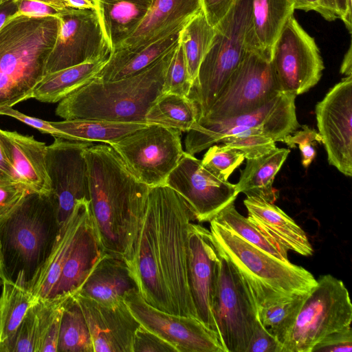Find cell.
I'll return each instance as SVG.
<instances>
[{"label": "cell", "instance_id": "1", "mask_svg": "<svg viewBox=\"0 0 352 352\" xmlns=\"http://www.w3.org/2000/svg\"><path fill=\"white\" fill-rule=\"evenodd\" d=\"M194 221L192 211L175 190L167 185L150 188L128 265L148 304L198 318L188 277V233Z\"/></svg>", "mask_w": 352, "mask_h": 352}, {"label": "cell", "instance_id": "2", "mask_svg": "<svg viewBox=\"0 0 352 352\" xmlns=\"http://www.w3.org/2000/svg\"><path fill=\"white\" fill-rule=\"evenodd\" d=\"M85 157L90 208L104 250L129 264L146 210L150 187L132 175L109 144L89 146Z\"/></svg>", "mask_w": 352, "mask_h": 352}, {"label": "cell", "instance_id": "3", "mask_svg": "<svg viewBox=\"0 0 352 352\" xmlns=\"http://www.w3.org/2000/svg\"><path fill=\"white\" fill-rule=\"evenodd\" d=\"M177 45L135 75L116 80L93 78L60 100L56 114L65 120L91 118L147 124L146 114L163 93L165 74Z\"/></svg>", "mask_w": 352, "mask_h": 352}, {"label": "cell", "instance_id": "4", "mask_svg": "<svg viewBox=\"0 0 352 352\" xmlns=\"http://www.w3.org/2000/svg\"><path fill=\"white\" fill-rule=\"evenodd\" d=\"M58 30L56 16L12 15L0 28V109L32 98L45 75Z\"/></svg>", "mask_w": 352, "mask_h": 352}, {"label": "cell", "instance_id": "5", "mask_svg": "<svg viewBox=\"0 0 352 352\" xmlns=\"http://www.w3.org/2000/svg\"><path fill=\"white\" fill-rule=\"evenodd\" d=\"M60 226L50 195L30 192L0 223V278L28 289L48 258Z\"/></svg>", "mask_w": 352, "mask_h": 352}, {"label": "cell", "instance_id": "6", "mask_svg": "<svg viewBox=\"0 0 352 352\" xmlns=\"http://www.w3.org/2000/svg\"><path fill=\"white\" fill-rule=\"evenodd\" d=\"M210 223L215 247L239 273L257 309L306 294L316 285L317 280L304 267L261 250L213 219Z\"/></svg>", "mask_w": 352, "mask_h": 352}, {"label": "cell", "instance_id": "7", "mask_svg": "<svg viewBox=\"0 0 352 352\" xmlns=\"http://www.w3.org/2000/svg\"><path fill=\"white\" fill-rule=\"evenodd\" d=\"M252 3V0H235L214 27V36L188 95L197 107L199 118L208 112L248 49Z\"/></svg>", "mask_w": 352, "mask_h": 352}, {"label": "cell", "instance_id": "8", "mask_svg": "<svg viewBox=\"0 0 352 352\" xmlns=\"http://www.w3.org/2000/svg\"><path fill=\"white\" fill-rule=\"evenodd\" d=\"M296 96L280 91L261 107L243 114L215 121H197L187 132L185 152L198 153L229 137L260 134L282 142L296 131Z\"/></svg>", "mask_w": 352, "mask_h": 352}, {"label": "cell", "instance_id": "9", "mask_svg": "<svg viewBox=\"0 0 352 352\" xmlns=\"http://www.w3.org/2000/svg\"><path fill=\"white\" fill-rule=\"evenodd\" d=\"M352 305L344 283L321 276L308 293L282 352H311L329 334L351 324Z\"/></svg>", "mask_w": 352, "mask_h": 352}, {"label": "cell", "instance_id": "10", "mask_svg": "<svg viewBox=\"0 0 352 352\" xmlns=\"http://www.w3.org/2000/svg\"><path fill=\"white\" fill-rule=\"evenodd\" d=\"M217 250L212 299L217 334L224 352H245L258 319L257 307L239 273Z\"/></svg>", "mask_w": 352, "mask_h": 352}, {"label": "cell", "instance_id": "11", "mask_svg": "<svg viewBox=\"0 0 352 352\" xmlns=\"http://www.w3.org/2000/svg\"><path fill=\"white\" fill-rule=\"evenodd\" d=\"M181 131L148 124L111 144L140 182L152 188L166 185L184 151Z\"/></svg>", "mask_w": 352, "mask_h": 352}, {"label": "cell", "instance_id": "12", "mask_svg": "<svg viewBox=\"0 0 352 352\" xmlns=\"http://www.w3.org/2000/svg\"><path fill=\"white\" fill-rule=\"evenodd\" d=\"M271 60L248 49L242 60L197 121H215L252 111L280 92Z\"/></svg>", "mask_w": 352, "mask_h": 352}, {"label": "cell", "instance_id": "13", "mask_svg": "<svg viewBox=\"0 0 352 352\" xmlns=\"http://www.w3.org/2000/svg\"><path fill=\"white\" fill-rule=\"evenodd\" d=\"M56 16L58 30L47 60L45 74L109 58L111 47L96 9L67 7Z\"/></svg>", "mask_w": 352, "mask_h": 352}, {"label": "cell", "instance_id": "14", "mask_svg": "<svg viewBox=\"0 0 352 352\" xmlns=\"http://www.w3.org/2000/svg\"><path fill=\"white\" fill-rule=\"evenodd\" d=\"M271 63L280 91L296 96L314 87L324 69L315 40L293 15L274 43Z\"/></svg>", "mask_w": 352, "mask_h": 352}, {"label": "cell", "instance_id": "15", "mask_svg": "<svg viewBox=\"0 0 352 352\" xmlns=\"http://www.w3.org/2000/svg\"><path fill=\"white\" fill-rule=\"evenodd\" d=\"M93 142L54 138L46 146L45 164L51 182L49 194L61 227L76 203L89 200L88 167L85 151Z\"/></svg>", "mask_w": 352, "mask_h": 352}, {"label": "cell", "instance_id": "16", "mask_svg": "<svg viewBox=\"0 0 352 352\" xmlns=\"http://www.w3.org/2000/svg\"><path fill=\"white\" fill-rule=\"evenodd\" d=\"M124 300L141 325L177 352H224L217 333L197 318L159 310L148 304L138 291L127 293Z\"/></svg>", "mask_w": 352, "mask_h": 352}, {"label": "cell", "instance_id": "17", "mask_svg": "<svg viewBox=\"0 0 352 352\" xmlns=\"http://www.w3.org/2000/svg\"><path fill=\"white\" fill-rule=\"evenodd\" d=\"M166 185L179 193L192 211L195 220L210 222L239 194L235 184L219 179L201 160L184 151Z\"/></svg>", "mask_w": 352, "mask_h": 352}, {"label": "cell", "instance_id": "18", "mask_svg": "<svg viewBox=\"0 0 352 352\" xmlns=\"http://www.w3.org/2000/svg\"><path fill=\"white\" fill-rule=\"evenodd\" d=\"M317 126L328 162L352 176V76L335 85L315 109Z\"/></svg>", "mask_w": 352, "mask_h": 352}, {"label": "cell", "instance_id": "19", "mask_svg": "<svg viewBox=\"0 0 352 352\" xmlns=\"http://www.w3.org/2000/svg\"><path fill=\"white\" fill-rule=\"evenodd\" d=\"M91 334L94 352H133V342L140 324L134 318L124 298L101 302L74 294Z\"/></svg>", "mask_w": 352, "mask_h": 352}, {"label": "cell", "instance_id": "20", "mask_svg": "<svg viewBox=\"0 0 352 352\" xmlns=\"http://www.w3.org/2000/svg\"><path fill=\"white\" fill-rule=\"evenodd\" d=\"M188 247V277L197 315L204 324L217 333L212 313V299L218 252L210 231L191 223Z\"/></svg>", "mask_w": 352, "mask_h": 352}, {"label": "cell", "instance_id": "21", "mask_svg": "<svg viewBox=\"0 0 352 352\" xmlns=\"http://www.w3.org/2000/svg\"><path fill=\"white\" fill-rule=\"evenodd\" d=\"M243 204L248 219L280 253L285 261L288 252L308 256L314 250L304 230L282 209L260 197H247Z\"/></svg>", "mask_w": 352, "mask_h": 352}, {"label": "cell", "instance_id": "22", "mask_svg": "<svg viewBox=\"0 0 352 352\" xmlns=\"http://www.w3.org/2000/svg\"><path fill=\"white\" fill-rule=\"evenodd\" d=\"M0 144L14 169L16 181L30 192L49 195L51 182L45 164V143L33 136L0 129Z\"/></svg>", "mask_w": 352, "mask_h": 352}, {"label": "cell", "instance_id": "23", "mask_svg": "<svg viewBox=\"0 0 352 352\" xmlns=\"http://www.w3.org/2000/svg\"><path fill=\"white\" fill-rule=\"evenodd\" d=\"M201 10V0H152L139 27L117 50H132L153 43L184 27Z\"/></svg>", "mask_w": 352, "mask_h": 352}, {"label": "cell", "instance_id": "24", "mask_svg": "<svg viewBox=\"0 0 352 352\" xmlns=\"http://www.w3.org/2000/svg\"><path fill=\"white\" fill-rule=\"evenodd\" d=\"M104 253L91 214L76 239L60 278L47 298L73 296L78 292Z\"/></svg>", "mask_w": 352, "mask_h": 352}, {"label": "cell", "instance_id": "25", "mask_svg": "<svg viewBox=\"0 0 352 352\" xmlns=\"http://www.w3.org/2000/svg\"><path fill=\"white\" fill-rule=\"evenodd\" d=\"M91 214L89 200H80L67 221L60 227L48 258L29 287L35 302L50 296L76 239Z\"/></svg>", "mask_w": 352, "mask_h": 352}, {"label": "cell", "instance_id": "26", "mask_svg": "<svg viewBox=\"0 0 352 352\" xmlns=\"http://www.w3.org/2000/svg\"><path fill=\"white\" fill-rule=\"evenodd\" d=\"M133 291L139 292L138 285L125 260L104 253L76 293L109 303Z\"/></svg>", "mask_w": 352, "mask_h": 352}, {"label": "cell", "instance_id": "27", "mask_svg": "<svg viewBox=\"0 0 352 352\" xmlns=\"http://www.w3.org/2000/svg\"><path fill=\"white\" fill-rule=\"evenodd\" d=\"M294 10L293 0H252L248 48L271 60L274 43Z\"/></svg>", "mask_w": 352, "mask_h": 352}, {"label": "cell", "instance_id": "28", "mask_svg": "<svg viewBox=\"0 0 352 352\" xmlns=\"http://www.w3.org/2000/svg\"><path fill=\"white\" fill-rule=\"evenodd\" d=\"M184 27L135 50H118L111 52L95 78L102 80H116L141 72L178 44Z\"/></svg>", "mask_w": 352, "mask_h": 352}, {"label": "cell", "instance_id": "29", "mask_svg": "<svg viewBox=\"0 0 352 352\" xmlns=\"http://www.w3.org/2000/svg\"><path fill=\"white\" fill-rule=\"evenodd\" d=\"M96 9L111 45L117 50L139 27L152 0H94Z\"/></svg>", "mask_w": 352, "mask_h": 352}, {"label": "cell", "instance_id": "30", "mask_svg": "<svg viewBox=\"0 0 352 352\" xmlns=\"http://www.w3.org/2000/svg\"><path fill=\"white\" fill-rule=\"evenodd\" d=\"M289 153V148L276 147L265 155L247 160L239 181L235 184L238 192H243L247 197H260L274 203L277 195L272 184Z\"/></svg>", "mask_w": 352, "mask_h": 352}, {"label": "cell", "instance_id": "31", "mask_svg": "<svg viewBox=\"0 0 352 352\" xmlns=\"http://www.w3.org/2000/svg\"><path fill=\"white\" fill-rule=\"evenodd\" d=\"M107 59L86 63L45 74L34 88L32 98L47 103L60 102L94 78Z\"/></svg>", "mask_w": 352, "mask_h": 352}, {"label": "cell", "instance_id": "32", "mask_svg": "<svg viewBox=\"0 0 352 352\" xmlns=\"http://www.w3.org/2000/svg\"><path fill=\"white\" fill-rule=\"evenodd\" d=\"M69 140L101 142L111 145L148 124L82 118L51 122Z\"/></svg>", "mask_w": 352, "mask_h": 352}, {"label": "cell", "instance_id": "33", "mask_svg": "<svg viewBox=\"0 0 352 352\" xmlns=\"http://www.w3.org/2000/svg\"><path fill=\"white\" fill-rule=\"evenodd\" d=\"M0 294V352H9L16 332L28 309L36 302L23 285L2 280Z\"/></svg>", "mask_w": 352, "mask_h": 352}, {"label": "cell", "instance_id": "34", "mask_svg": "<svg viewBox=\"0 0 352 352\" xmlns=\"http://www.w3.org/2000/svg\"><path fill=\"white\" fill-rule=\"evenodd\" d=\"M199 111L188 96L162 93L149 107L146 116L148 124H158L188 132L197 122Z\"/></svg>", "mask_w": 352, "mask_h": 352}, {"label": "cell", "instance_id": "35", "mask_svg": "<svg viewBox=\"0 0 352 352\" xmlns=\"http://www.w3.org/2000/svg\"><path fill=\"white\" fill-rule=\"evenodd\" d=\"M73 296L69 297L64 305L58 352H94L86 320Z\"/></svg>", "mask_w": 352, "mask_h": 352}, {"label": "cell", "instance_id": "36", "mask_svg": "<svg viewBox=\"0 0 352 352\" xmlns=\"http://www.w3.org/2000/svg\"><path fill=\"white\" fill-rule=\"evenodd\" d=\"M214 33V28L209 24L202 10L188 21L181 32L179 41L192 83Z\"/></svg>", "mask_w": 352, "mask_h": 352}, {"label": "cell", "instance_id": "37", "mask_svg": "<svg viewBox=\"0 0 352 352\" xmlns=\"http://www.w3.org/2000/svg\"><path fill=\"white\" fill-rule=\"evenodd\" d=\"M309 292L258 308L260 322L282 344L289 337Z\"/></svg>", "mask_w": 352, "mask_h": 352}, {"label": "cell", "instance_id": "38", "mask_svg": "<svg viewBox=\"0 0 352 352\" xmlns=\"http://www.w3.org/2000/svg\"><path fill=\"white\" fill-rule=\"evenodd\" d=\"M72 296L36 302L39 340L37 352H58V342L64 305Z\"/></svg>", "mask_w": 352, "mask_h": 352}, {"label": "cell", "instance_id": "39", "mask_svg": "<svg viewBox=\"0 0 352 352\" xmlns=\"http://www.w3.org/2000/svg\"><path fill=\"white\" fill-rule=\"evenodd\" d=\"M212 219L261 250L283 261H289L284 259L278 250L265 239L248 217L236 210L234 203L224 208Z\"/></svg>", "mask_w": 352, "mask_h": 352}, {"label": "cell", "instance_id": "40", "mask_svg": "<svg viewBox=\"0 0 352 352\" xmlns=\"http://www.w3.org/2000/svg\"><path fill=\"white\" fill-rule=\"evenodd\" d=\"M243 155L237 150L221 144H214L208 148L201 160L203 166L222 180L228 179L243 162Z\"/></svg>", "mask_w": 352, "mask_h": 352}, {"label": "cell", "instance_id": "41", "mask_svg": "<svg viewBox=\"0 0 352 352\" xmlns=\"http://www.w3.org/2000/svg\"><path fill=\"white\" fill-rule=\"evenodd\" d=\"M192 86V81L179 41L167 68L162 92L188 96Z\"/></svg>", "mask_w": 352, "mask_h": 352}, {"label": "cell", "instance_id": "42", "mask_svg": "<svg viewBox=\"0 0 352 352\" xmlns=\"http://www.w3.org/2000/svg\"><path fill=\"white\" fill-rule=\"evenodd\" d=\"M36 302L28 309L16 332L9 352H37L39 327Z\"/></svg>", "mask_w": 352, "mask_h": 352}, {"label": "cell", "instance_id": "43", "mask_svg": "<svg viewBox=\"0 0 352 352\" xmlns=\"http://www.w3.org/2000/svg\"><path fill=\"white\" fill-rule=\"evenodd\" d=\"M220 143L225 147L239 151L247 160L261 157L276 147V142L272 138L260 134L229 137L223 139Z\"/></svg>", "mask_w": 352, "mask_h": 352}, {"label": "cell", "instance_id": "44", "mask_svg": "<svg viewBox=\"0 0 352 352\" xmlns=\"http://www.w3.org/2000/svg\"><path fill=\"white\" fill-rule=\"evenodd\" d=\"M30 191L12 180H0V223L20 204Z\"/></svg>", "mask_w": 352, "mask_h": 352}, {"label": "cell", "instance_id": "45", "mask_svg": "<svg viewBox=\"0 0 352 352\" xmlns=\"http://www.w3.org/2000/svg\"><path fill=\"white\" fill-rule=\"evenodd\" d=\"M294 9L314 10L326 20L342 19L346 12V0H293Z\"/></svg>", "mask_w": 352, "mask_h": 352}, {"label": "cell", "instance_id": "46", "mask_svg": "<svg viewBox=\"0 0 352 352\" xmlns=\"http://www.w3.org/2000/svg\"><path fill=\"white\" fill-rule=\"evenodd\" d=\"M133 352L177 351L168 343L140 324L134 336Z\"/></svg>", "mask_w": 352, "mask_h": 352}, {"label": "cell", "instance_id": "47", "mask_svg": "<svg viewBox=\"0 0 352 352\" xmlns=\"http://www.w3.org/2000/svg\"><path fill=\"white\" fill-rule=\"evenodd\" d=\"M352 329L349 325L342 329L334 331L318 343L311 352H351Z\"/></svg>", "mask_w": 352, "mask_h": 352}, {"label": "cell", "instance_id": "48", "mask_svg": "<svg viewBox=\"0 0 352 352\" xmlns=\"http://www.w3.org/2000/svg\"><path fill=\"white\" fill-rule=\"evenodd\" d=\"M283 344L260 322L258 318L245 352H282Z\"/></svg>", "mask_w": 352, "mask_h": 352}, {"label": "cell", "instance_id": "49", "mask_svg": "<svg viewBox=\"0 0 352 352\" xmlns=\"http://www.w3.org/2000/svg\"><path fill=\"white\" fill-rule=\"evenodd\" d=\"M0 115L14 118L43 133H47L54 138L69 140L68 135L55 128L51 122L27 116L12 107H5L0 109Z\"/></svg>", "mask_w": 352, "mask_h": 352}, {"label": "cell", "instance_id": "50", "mask_svg": "<svg viewBox=\"0 0 352 352\" xmlns=\"http://www.w3.org/2000/svg\"><path fill=\"white\" fill-rule=\"evenodd\" d=\"M14 1L17 6V11L13 15L56 16L61 10L35 0H14Z\"/></svg>", "mask_w": 352, "mask_h": 352}, {"label": "cell", "instance_id": "51", "mask_svg": "<svg viewBox=\"0 0 352 352\" xmlns=\"http://www.w3.org/2000/svg\"><path fill=\"white\" fill-rule=\"evenodd\" d=\"M235 0H201L202 10L213 28L229 11Z\"/></svg>", "mask_w": 352, "mask_h": 352}, {"label": "cell", "instance_id": "52", "mask_svg": "<svg viewBox=\"0 0 352 352\" xmlns=\"http://www.w3.org/2000/svg\"><path fill=\"white\" fill-rule=\"evenodd\" d=\"M289 148H294L296 145L311 144L313 146L322 143V138L315 129L307 125H302V130L295 131L285 136L283 140Z\"/></svg>", "mask_w": 352, "mask_h": 352}, {"label": "cell", "instance_id": "53", "mask_svg": "<svg viewBox=\"0 0 352 352\" xmlns=\"http://www.w3.org/2000/svg\"><path fill=\"white\" fill-rule=\"evenodd\" d=\"M0 180L16 181L15 173H14V169H13L11 164L10 163L1 144H0Z\"/></svg>", "mask_w": 352, "mask_h": 352}, {"label": "cell", "instance_id": "54", "mask_svg": "<svg viewBox=\"0 0 352 352\" xmlns=\"http://www.w3.org/2000/svg\"><path fill=\"white\" fill-rule=\"evenodd\" d=\"M302 154V164L308 168L316 157V150L311 144L298 145Z\"/></svg>", "mask_w": 352, "mask_h": 352}, {"label": "cell", "instance_id": "55", "mask_svg": "<svg viewBox=\"0 0 352 352\" xmlns=\"http://www.w3.org/2000/svg\"><path fill=\"white\" fill-rule=\"evenodd\" d=\"M351 45H350L348 51L346 52L340 67V73L342 74L352 76V52Z\"/></svg>", "mask_w": 352, "mask_h": 352}, {"label": "cell", "instance_id": "56", "mask_svg": "<svg viewBox=\"0 0 352 352\" xmlns=\"http://www.w3.org/2000/svg\"><path fill=\"white\" fill-rule=\"evenodd\" d=\"M67 6L76 9H96L94 0H66Z\"/></svg>", "mask_w": 352, "mask_h": 352}, {"label": "cell", "instance_id": "57", "mask_svg": "<svg viewBox=\"0 0 352 352\" xmlns=\"http://www.w3.org/2000/svg\"><path fill=\"white\" fill-rule=\"evenodd\" d=\"M344 22L345 26L349 30V33L351 34L352 29V0H346V12L344 15L341 19Z\"/></svg>", "mask_w": 352, "mask_h": 352}, {"label": "cell", "instance_id": "58", "mask_svg": "<svg viewBox=\"0 0 352 352\" xmlns=\"http://www.w3.org/2000/svg\"><path fill=\"white\" fill-rule=\"evenodd\" d=\"M38 1H41L50 6H52L55 8H57L60 10L67 8V1L66 0H35Z\"/></svg>", "mask_w": 352, "mask_h": 352}, {"label": "cell", "instance_id": "59", "mask_svg": "<svg viewBox=\"0 0 352 352\" xmlns=\"http://www.w3.org/2000/svg\"><path fill=\"white\" fill-rule=\"evenodd\" d=\"M10 0H0V6H1L2 4H3L4 3Z\"/></svg>", "mask_w": 352, "mask_h": 352}, {"label": "cell", "instance_id": "60", "mask_svg": "<svg viewBox=\"0 0 352 352\" xmlns=\"http://www.w3.org/2000/svg\"><path fill=\"white\" fill-rule=\"evenodd\" d=\"M1 286H2V280H1V278H0V287H1Z\"/></svg>", "mask_w": 352, "mask_h": 352}, {"label": "cell", "instance_id": "61", "mask_svg": "<svg viewBox=\"0 0 352 352\" xmlns=\"http://www.w3.org/2000/svg\"><path fill=\"white\" fill-rule=\"evenodd\" d=\"M1 258H0V274H1Z\"/></svg>", "mask_w": 352, "mask_h": 352}]
</instances>
